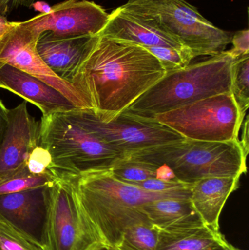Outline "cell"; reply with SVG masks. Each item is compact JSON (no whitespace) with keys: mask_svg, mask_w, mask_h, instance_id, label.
I'll use <instances>...</instances> for the list:
<instances>
[{"mask_svg":"<svg viewBox=\"0 0 249 250\" xmlns=\"http://www.w3.org/2000/svg\"><path fill=\"white\" fill-rule=\"evenodd\" d=\"M109 13L94 1L67 0L51 7L47 13L19 22L35 37L49 32L57 38L96 35L105 27Z\"/></svg>","mask_w":249,"mask_h":250,"instance_id":"obj_10","label":"cell"},{"mask_svg":"<svg viewBox=\"0 0 249 250\" xmlns=\"http://www.w3.org/2000/svg\"><path fill=\"white\" fill-rule=\"evenodd\" d=\"M51 185L0 195V221L10 225L45 250H48L47 222Z\"/></svg>","mask_w":249,"mask_h":250,"instance_id":"obj_12","label":"cell"},{"mask_svg":"<svg viewBox=\"0 0 249 250\" xmlns=\"http://www.w3.org/2000/svg\"><path fill=\"white\" fill-rule=\"evenodd\" d=\"M51 166L49 152L39 144L32 150L26 163L28 170L33 174L48 173L51 171Z\"/></svg>","mask_w":249,"mask_h":250,"instance_id":"obj_26","label":"cell"},{"mask_svg":"<svg viewBox=\"0 0 249 250\" xmlns=\"http://www.w3.org/2000/svg\"><path fill=\"white\" fill-rule=\"evenodd\" d=\"M218 250H241L238 249L236 247L233 246V245L230 244L229 242H227L225 245H222L220 248Z\"/></svg>","mask_w":249,"mask_h":250,"instance_id":"obj_34","label":"cell"},{"mask_svg":"<svg viewBox=\"0 0 249 250\" xmlns=\"http://www.w3.org/2000/svg\"><path fill=\"white\" fill-rule=\"evenodd\" d=\"M125 157L166 166L183 183L193 185L209 177L241 178L247 173V156L240 139L207 142L184 139L127 154Z\"/></svg>","mask_w":249,"mask_h":250,"instance_id":"obj_5","label":"cell"},{"mask_svg":"<svg viewBox=\"0 0 249 250\" xmlns=\"http://www.w3.org/2000/svg\"><path fill=\"white\" fill-rule=\"evenodd\" d=\"M32 6H33L35 10L41 12V13H47L50 11L51 8L49 4H46L43 1H38V2L34 3V4H32Z\"/></svg>","mask_w":249,"mask_h":250,"instance_id":"obj_33","label":"cell"},{"mask_svg":"<svg viewBox=\"0 0 249 250\" xmlns=\"http://www.w3.org/2000/svg\"><path fill=\"white\" fill-rule=\"evenodd\" d=\"M149 221L164 231H176L204 226L190 198H165L142 206Z\"/></svg>","mask_w":249,"mask_h":250,"instance_id":"obj_18","label":"cell"},{"mask_svg":"<svg viewBox=\"0 0 249 250\" xmlns=\"http://www.w3.org/2000/svg\"><path fill=\"white\" fill-rule=\"evenodd\" d=\"M95 250H120L115 247L109 246V245H102L99 248H96Z\"/></svg>","mask_w":249,"mask_h":250,"instance_id":"obj_36","label":"cell"},{"mask_svg":"<svg viewBox=\"0 0 249 250\" xmlns=\"http://www.w3.org/2000/svg\"><path fill=\"white\" fill-rule=\"evenodd\" d=\"M8 125V109L0 99V148L4 141Z\"/></svg>","mask_w":249,"mask_h":250,"instance_id":"obj_29","label":"cell"},{"mask_svg":"<svg viewBox=\"0 0 249 250\" xmlns=\"http://www.w3.org/2000/svg\"><path fill=\"white\" fill-rule=\"evenodd\" d=\"M232 48L228 50V52L233 57L238 59L243 56L249 54V31L244 29L236 32L232 35Z\"/></svg>","mask_w":249,"mask_h":250,"instance_id":"obj_28","label":"cell"},{"mask_svg":"<svg viewBox=\"0 0 249 250\" xmlns=\"http://www.w3.org/2000/svg\"><path fill=\"white\" fill-rule=\"evenodd\" d=\"M39 142V122L29 114L26 102L8 109V125L0 148V183L27 167L29 155Z\"/></svg>","mask_w":249,"mask_h":250,"instance_id":"obj_13","label":"cell"},{"mask_svg":"<svg viewBox=\"0 0 249 250\" xmlns=\"http://www.w3.org/2000/svg\"><path fill=\"white\" fill-rule=\"evenodd\" d=\"M47 243L48 250H95L104 245L69 179L58 178L51 186Z\"/></svg>","mask_w":249,"mask_h":250,"instance_id":"obj_8","label":"cell"},{"mask_svg":"<svg viewBox=\"0 0 249 250\" xmlns=\"http://www.w3.org/2000/svg\"><path fill=\"white\" fill-rule=\"evenodd\" d=\"M57 179L58 177L51 171L42 174H33L26 167L21 173L0 183V195L51 185Z\"/></svg>","mask_w":249,"mask_h":250,"instance_id":"obj_22","label":"cell"},{"mask_svg":"<svg viewBox=\"0 0 249 250\" xmlns=\"http://www.w3.org/2000/svg\"><path fill=\"white\" fill-rule=\"evenodd\" d=\"M227 242L220 230L204 225L176 231L159 230L156 250H218Z\"/></svg>","mask_w":249,"mask_h":250,"instance_id":"obj_19","label":"cell"},{"mask_svg":"<svg viewBox=\"0 0 249 250\" xmlns=\"http://www.w3.org/2000/svg\"><path fill=\"white\" fill-rule=\"evenodd\" d=\"M234 59L228 51L165 74L123 112L148 119L231 92Z\"/></svg>","mask_w":249,"mask_h":250,"instance_id":"obj_3","label":"cell"},{"mask_svg":"<svg viewBox=\"0 0 249 250\" xmlns=\"http://www.w3.org/2000/svg\"><path fill=\"white\" fill-rule=\"evenodd\" d=\"M159 229L149 219L133 223L123 233L120 250H156Z\"/></svg>","mask_w":249,"mask_h":250,"instance_id":"obj_20","label":"cell"},{"mask_svg":"<svg viewBox=\"0 0 249 250\" xmlns=\"http://www.w3.org/2000/svg\"><path fill=\"white\" fill-rule=\"evenodd\" d=\"M34 0H18L16 2V5H32L33 3Z\"/></svg>","mask_w":249,"mask_h":250,"instance_id":"obj_35","label":"cell"},{"mask_svg":"<svg viewBox=\"0 0 249 250\" xmlns=\"http://www.w3.org/2000/svg\"><path fill=\"white\" fill-rule=\"evenodd\" d=\"M192 185L183 183L180 181H165L153 178L143 181L140 183L137 184L135 186L149 192H168L191 189Z\"/></svg>","mask_w":249,"mask_h":250,"instance_id":"obj_27","label":"cell"},{"mask_svg":"<svg viewBox=\"0 0 249 250\" xmlns=\"http://www.w3.org/2000/svg\"><path fill=\"white\" fill-rule=\"evenodd\" d=\"M242 125H244V128H243L242 137H241V139L240 140V144H241V147H242L244 154L247 157L249 151V125L248 115H247V117L244 119Z\"/></svg>","mask_w":249,"mask_h":250,"instance_id":"obj_30","label":"cell"},{"mask_svg":"<svg viewBox=\"0 0 249 250\" xmlns=\"http://www.w3.org/2000/svg\"><path fill=\"white\" fill-rule=\"evenodd\" d=\"M38 38L16 22L14 29L0 40V62L10 64L62 93L78 108L89 109L73 85L56 76L37 50Z\"/></svg>","mask_w":249,"mask_h":250,"instance_id":"obj_11","label":"cell"},{"mask_svg":"<svg viewBox=\"0 0 249 250\" xmlns=\"http://www.w3.org/2000/svg\"><path fill=\"white\" fill-rule=\"evenodd\" d=\"M18 0H0V15L4 16L9 10V7L15 5Z\"/></svg>","mask_w":249,"mask_h":250,"instance_id":"obj_32","label":"cell"},{"mask_svg":"<svg viewBox=\"0 0 249 250\" xmlns=\"http://www.w3.org/2000/svg\"><path fill=\"white\" fill-rule=\"evenodd\" d=\"M77 200L100 236L104 245L117 247L124 230L133 223L147 220L140 207L170 198L168 192H153L120 182L110 170L68 178Z\"/></svg>","mask_w":249,"mask_h":250,"instance_id":"obj_2","label":"cell"},{"mask_svg":"<svg viewBox=\"0 0 249 250\" xmlns=\"http://www.w3.org/2000/svg\"><path fill=\"white\" fill-rule=\"evenodd\" d=\"M159 60L166 73L190 65L194 57L188 48L170 46H153L145 48Z\"/></svg>","mask_w":249,"mask_h":250,"instance_id":"obj_24","label":"cell"},{"mask_svg":"<svg viewBox=\"0 0 249 250\" xmlns=\"http://www.w3.org/2000/svg\"><path fill=\"white\" fill-rule=\"evenodd\" d=\"M122 8L179 41L194 58L226 51L230 32L217 27L185 0H128Z\"/></svg>","mask_w":249,"mask_h":250,"instance_id":"obj_6","label":"cell"},{"mask_svg":"<svg viewBox=\"0 0 249 250\" xmlns=\"http://www.w3.org/2000/svg\"><path fill=\"white\" fill-rule=\"evenodd\" d=\"M97 38L98 35L57 38L45 32L38 38L37 50L50 70L70 83L80 63Z\"/></svg>","mask_w":249,"mask_h":250,"instance_id":"obj_15","label":"cell"},{"mask_svg":"<svg viewBox=\"0 0 249 250\" xmlns=\"http://www.w3.org/2000/svg\"><path fill=\"white\" fill-rule=\"evenodd\" d=\"M240 178L209 177L193 184L190 201L203 223L219 230V218L230 195L239 188Z\"/></svg>","mask_w":249,"mask_h":250,"instance_id":"obj_17","label":"cell"},{"mask_svg":"<svg viewBox=\"0 0 249 250\" xmlns=\"http://www.w3.org/2000/svg\"><path fill=\"white\" fill-rule=\"evenodd\" d=\"M0 250H45L10 225L0 221Z\"/></svg>","mask_w":249,"mask_h":250,"instance_id":"obj_25","label":"cell"},{"mask_svg":"<svg viewBox=\"0 0 249 250\" xmlns=\"http://www.w3.org/2000/svg\"><path fill=\"white\" fill-rule=\"evenodd\" d=\"M110 171L117 180L136 185L147 179H157L159 169L151 163L124 157L115 163Z\"/></svg>","mask_w":249,"mask_h":250,"instance_id":"obj_21","label":"cell"},{"mask_svg":"<svg viewBox=\"0 0 249 250\" xmlns=\"http://www.w3.org/2000/svg\"><path fill=\"white\" fill-rule=\"evenodd\" d=\"M165 74L158 59L143 47L98 35L70 83L88 108L107 122Z\"/></svg>","mask_w":249,"mask_h":250,"instance_id":"obj_1","label":"cell"},{"mask_svg":"<svg viewBox=\"0 0 249 250\" xmlns=\"http://www.w3.org/2000/svg\"><path fill=\"white\" fill-rule=\"evenodd\" d=\"M186 139L228 142L239 139L245 115L232 92L218 94L154 117Z\"/></svg>","mask_w":249,"mask_h":250,"instance_id":"obj_7","label":"cell"},{"mask_svg":"<svg viewBox=\"0 0 249 250\" xmlns=\"http://www.w3.org/2000/svg\"><path fill=\"white\" fill-rule=\"evenodd\" d=\"M16 2H17V1H16Z\"/></svg>","mask_w":249,"mask_h":250,"instance_id":"obj_37","label":"cell"},{"mask_svg":"<svg viewBox=\"0 0 249 250\" xmlns=\"http://www.w3.org/2000/svg\"><path fill=\"white\" fill-rule=\"evenodd\" d=\"M231 92L246 116L249 106V54L235 59L234 61Z\"/></svg>","mask_w":249,"mask_h":250,"instance_id":"obj_23","label":"cell"},{"mask_svg":"<svg viewBox=\"0 0 249 250\" xmlns=\"http://www.w3.org/2000/svg\"><path fill=\"white\" fill-rule=\"evenodd\" d=\"M76 109L42 117L39 122V144L49 152L51 171L58 178L110 170L125 157L82 124Z\"/></svg>","mask_w":249,"mask_h":250,"instance_id":"obj_4","label":"cell"},{"mask_svg":"<svg viewBox=\"0 0 249 250\" xmlns=\"http://www.w3.org/2000/svg\"><path fill=\"white\" fill-rule=\"evenodd\" d=\"M0 88L38 107L42 117L78 108L59 91L10 64L0 62Z\"/></svg>","mask_w":249,"mask_h":250,"instance_id":"obj_14","label":"cell"},{"mask_svg":"<svg viewBox=\"0 0 249 250\" xmlns=\"http://www.w3.org/2000/svg\"><path fill=\"white\" fill-rule=\"evenodd\" d=\"M16 23V22L9 21L4 16L0 15V40L2 39L7 34L14 29Z\"/></svg>","mask_w":249,"mask_h":250,"instance_id":"obj_31","label":"cell"},{"mask_svg":"<svg viewBox=\"0 0 249 250\" xmlns=\"http://www.w3.org/2000/svg\"><path fill=\"white\" fill-rule=\"evenodd\" d=\"M76 114L87 129L125 157L134 151L185 139L155 119L122 112L104 122L89 109L76 108Z\"/></svg>","mask_w":249,"mask_h":250,"instance_id":"obj_9","label":"cell"},{"mask_svg":"<svg viewBox=\"0 0 249 250\" xmlns=\"http://www.w3.org/2000/svg\"><path fill=\"white\" fill-rule=\"evenodd\" d=\"M98 35L143 48L170 46L187 48L179 41L161 32L140 18L119 7L109 14L105 27Z\"/></svg>","mask_w":249,"mask_h":250,"instance_id":"obj_16","label":"cell"}]
</instances>
